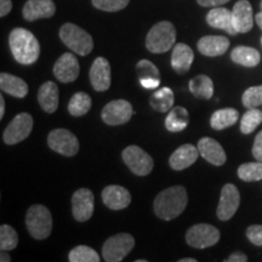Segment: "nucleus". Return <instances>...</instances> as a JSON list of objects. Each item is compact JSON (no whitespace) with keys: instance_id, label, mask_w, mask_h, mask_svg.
<instances>
[{"instance_id":"f257e3e1","label":"nucleus","mask_w":262,"mask_h":262,"mask_svg":"<svg viewBox=\"0 0 262 262\" xmlns=\"http://www.w3.org/2000/svg\"><path fill=\"white\" fill-rule=\"evenodd\" d=\"M188 203L187 191L182 186H172L164 189L155 199V212L159 219L170 221L185 211Z\"/></svg>"},{"instance_id":"f03ea898","label":"nucleus","mask_w":262,"mask_h":262,"mask_svg":"<svg viewBox=\"0 0 262 262\" xmlns=\"http://www.w3.org/2000/svg\"><path fill=\"white\" fill-rule=\"evenodd\" d=\"M10 50L18 63L32 64L39 58L40 45L32 32L25 28H15L9 37Z\"/></svg>"},{"instance_id":"7ed1b4c3","label":"nucleus","mask_w":262,"mask_h":262,"mask_svg":"<svg viewBox=\"0 0 262 262\" xmlns=\"http://www.w3.org/2000/svg\"><path fill=\"white\" fill-rule=\"evenodd\" d=\"M176 29L171 22L162 21L150 28L146 38V48L152 54H164L173 47Z\"/></svg>"},{"instance_id":"20e7f679","label":"nucleus","mask_w":262,"mask_h":262,"mask_svg":"<svg viewBox=\"0 0 262 262\" xmlns=\"http://www.w3.org/2000/svg\"><path fill=\"white\" fill-rule=\"evenodd\" d=\"M60 38L68 49L80 56H86L94 49L91 35L73 24H64L60 29Z\"/></svg>"},{"instance_id":"39448f33","label":"nucleus","mask_w":262,"mask_h":262,"mask_svg":"<svg viewBox=\"0 0 262 262\" xmlns=\"http://www.w3.org/2000/svg\"><path fill=\"white\" fill-rule=\"evenodd\" d=\"M26 225L33 238L38 241L47 239L52 229V217L49 209L40 204L32 205L26 215Z\"/></svg>"},{"instance_id":"423d86ee","label":"nucleus","mask_w":262,"mask_h":262,"mask_svg":"<svg viewBox=\"0 0 262 262\" xmlns=\"http://www.w3.org/2000/svg\"><path fill=\"white\" fill-rule=\"evenodd\" d=\"M135 247V239L129 233H119L108 238L102 248V257L107 262H120Z\"/></svg>"},{"instance_id":"0eeeda50","label":"nucleus","mask_w":262,"mask_h":262,"mask_svg":"<svg viewBox=\"0 0 262 262\" xmlns=\"http://www.w3.org/2000/svg\"><path fill=\"white\" fill-rule=\"evenodd\" d=\"M220 241V231L215 226L198 224L192 226L186 233V242L192 248L205 249L212 247Z\"/></svg>"},{"instance_id":"6e6552de","label":"nucleus","mask_w":262,"mask_h":262,"mask_svg":"<svg viewBox=\"0 0 262 262\" xmlns=\"http://www.w3.org/2000/svg\"><path fill=\"white\" fill-rule=\"evenodd\" d=\"M48 145L52 150L64 157H73L79 150V141L67 129H55L48 136Z\"/></svg>"},{"instance_id":"1a4fd4ad","label":"nucleus","mask_w":262,"mask_h":262,"mask_svg":"<svg viewBox=\"0 0 262 262\" xmlns=\"http://www.w3.org/2000/svg\"><path fill=\"white\" fill-rule=\"evenodd\" d=\"M123 160L137 176H147L153 170V159L139 146H129L123 150Z\"/></svg>"},{"instance_id":"9d476101","label":"nucleus","mask_w":262,"mask_h":262,"mask_svg":"<svg viewBox=\"0 0 262 262\" xmlns=\"http://www.w3.org/2000/svg\"><path fill=\"white\" fill-rule=\"evenodd\" d=\"M33 118L28 113H19L16 116L11 123L6 126L4 131V142L6 145H16L21 141L27 139L31 135L33 129Z\"/></svg>"},{"instance_id":"9b49d317","label":"nucleus","mask_w":262,"mask_h":262,"mask_svg":"<svg viewBox=\"0 0 262 262\" xmlns=\"http://www.w3.org/2000/svg\"><path fill=\"white\" fill-rule=\"evenodd\" d=\"M102 120L108 125H120L129 122L133 117V106L126 100L111 101L103 107Z\"/></svg>"},{"instance_id":"f8f14e48","label":"nucleus","mask_w":262,"mask_h":262,"mask_svg":"<svg viewBox=\"0 0 262 262\" xmlns=\"http://www.w3.org/2000/svg\"><path fill=\"white\" fill-rule=\"evenodd\" d=\"M95 198L93 192L88 188H80L72 196V214L79 222H85L94 214Z\"/></svg>"},{"instance_id":"ddd939ff","label":"nucleus","mask_w":262,"mask_h":262,"mask_svg":"<svg viewBox=\"0 0 262 262\" xmlns=\"http://www.w3.org/2000/svg\"><path fill=\"white\" fill-rule=\"evenodd\" d=\"M239 204H241V194H239L237 187L232 183L225 185L221 191L220 203H219L217 211H216L217 217L221 221H228L237 212Z\"/></svg>"},{"instance_id":"4468645a","label":"nucleus","mask_w":262,"mask_h":262,"mask_svg":"<svg viewBox=\"0 0 262 262\" xmlns=\"http://www.w3.org/2000/svg\"><path fill=\"white\" fill-rule=\"evenodd\" d=\"M80 67L77 57L71 52H66L54 66V75L61 83H72L79 77Z\"/></svg>"},{"instance_id":"2eb2a0df","label":"nucleus","mask_w":262,"mask_h":262,"mask_svg":"<svg viewBox=\"0 0 262 262\" xmlns=\"http://www.w3.org/2000/svg\"><path fill=\"white\" fill-rule=\"evenodd\" d=\"M90 81L94 90L102 93L111 86V66L104 57H97L90 68Z\"/></svg>"},{"instance_id":"dca6fc26","label":"nucleus","mask_w":262,"mask_h":262,"mask_svg":"<svg viewBox=\"0 0 262 262\" xmlns=\"http://www.w3.org/2000/svg\"><path fill=\"white\" fill-rule=\"evenodd\" d=\"M102 201L112 210H122L130 205L131 195L126 188L118 185L107 186L102 191Z\"/></svg>"},{"instance_id":"f3484780","label":"nucleus","mask_w":262,"mask_h":262,"mask_svg":"<svg viewBox=\"0 0 262 262\" xmlns=\"http://www.w3.org/2000/svg\"><path fill=\"white\" fill-rule=\"evenodd\" d=\"M198 149L201 156L212 165L221 166L227 160L226 152L217 141L211 137H203L198 141Z\"/></svg>"},{"instance_id":"a211bd4d","label":"nucleus","mask_w":262,"mask_h":262,"mask_svg":"<svg viewBox=\"0 0 262 262\" xmlns=\"http://www.w3.org/2000/svg\"><path fill=\"white\" fill-rule=\"evenodd\" d=\"M233 25L237 33H248L254 26V14L248 0H239L232 10Z\"/></svg>"},{"instance_id":"6ab92c4d","label":"nucleus","mask_w":262,"mask_h":262,"mask_svg":"<svg viewBox=\"0 0 262 262\" xmlns=\"http://www.w3.org/2000/svg\"><path fill=\"white\" fill-rule=\"evenodd\" d=\"M56 6L52 0H28L24 6L22 14L25 19L29 22L37 21L39 18H49L55 15Z\"/></svg>"},{"instance_id":"aec40b11","label":"nucleus","mask_w":262,"mask_h":262,"mask_svg":"<svg viewBox=\"0 0 262 262\" xmlns=\"http://www.w3.org/2000/svg\"><path fill=\"white\" fill-rule=\"evenodd\" d=\"M199 155L201 153H199L198 147L186 143V145L179 147L172 153L169 159V165L171 166V169L176 170V171H181V170L187 169L192 164H194Z\"/></svg>"},{"instance_id":"412c9836","label":"nucleus","mask_w":262,"mask_h":262,"mask_svg":"<svg viewBox=\"0 0 262 262\" xmlns=\"http://www.w3.org/2000/svg\"><path fill=\"white\" fill-rule=\"evenodd\" d=\"M199 52L204 56H221L229 48V40L222 35H206L196 44Z\"/></svg>"},{"instance_id":"4be33fe9","label":"nucleus","mask_w":262,"mask_h":262,"mask_svg":"<svg viewBox=\"0 0 262 262\" xmlns=\"http://www.w3.org/2000/svg\"><path fill=\"white\" fill-rule=\"evenodd\" d=\"M193 60H194V54L193 50L187 44H176L173 47L171 55V67L172 70L179 74H185L191 70Z\"/></svg>"},{"instance_id":"5701e85b","label":"nucleus","mask_w":262,"mask_h":262,"mask_svg":"<svg viewBox=\"0 0 262 262\" xmlns=\"http://www.w3.org/2000/svg\"><path fill=\"white\" fill-rule=\"evenodd\" d=\"M206 22L209 26H211L212 28L222 29V31L227 32L228 34H237L234 25H233V17H232V11L225 9V8H219L216 6L209 11V14L206 15Z\"/></svg>"},{"instance_id":"b1692460","label":"nucleus","mask_w":262,"mask_h":262,"mask_svg":"<svg viewBox=\"0 0 262 262\" xmlns=\"http://www.w3.org/2000/svg\"><path fill=\"white\" fill-rule=\"evenodd\" d=\"M58 100H60V94H58L57 85L54 81H47L39 88L38 102L44 112H56L58 108Z\"/></svg>"},{"instance_id":"393cba45","label":"nucleus","mask_w":262,"mask_h":262,"mask_svg":"<svg viewBox=\"0 0 262 262\" xmlns=\"http://www.w3.org/2000/svg\"><path fill=\"white\" fill-rule=\"evenodd\" d=\"M0 89L17 98H25L28 94V85L24 79L9 73L0 74Z\"/></svg>"},{"instance_id":"a878e982","label":"nucleus","mask_w":262,"mask_h":262,"mask_svg":"<svg viewBox=\"0 0 262 262\" xmlns=\"http://www.w3.org/2000/svg\"><path fill=\"white\" fill-rule=\"evenodd\" d=\"M188 88L193 96L201 98V100H210L214 94V83L205 74H199L193 78L189 81Z\"/></svg>"},{"instance_id":"bb28decb","label":"nucleus","mask_w":262,"mask_h":262,"mask_svg":"<svg viewBox=\"0 0 262 262\" xmlns=\"http://www.w3.org/2000/svg\"><path fill=\"white\" fill-rule=\"evenodd\" d=\"M189 116L185 107H173L165 119V127L171 133H179L188 126Z\"/></svg>"},{"instance_id":"cd10ccee","label":"nucleus","mask_w":262,"mask_h":262,"mask_svg":"<svg viewBox=\"0 0 262 262\" xmlns=\"http://www.w3.org/2000/svg\"><path fill=\"white\" fill-rule=\"evenodd\" d=\"M231 58L234 63L244 66V67H255L261 61L260 52L256 49L249 47H237L233 49Z\"/></svg>"},{"instance_id":"c85d7f7f","label":"nucleus","mask_w":262,"mask_h":262,"mask_svg":"<svg viewBox=\"0 0 262 262\" xmlns=\"http://www.w3.org/2000/svg\"><path fill=\"white\" fill-rule=\"evenodd\" d=\"M239 113L234 108H224L212 113L210 118V125L215 130H224L226 127L234 125L238 122Z\"/></svg>"},{"instance_id":"c756f323","label":"nucleus","mask_w":262,"mask_h":262,"mask_svg":"<svg viewBox=\"0 0 262 262\" xmlns=\"http://www.w3.org/2000/svg\"><path fill=\"white\" fill-rule=\"evenodd\" d=\"M149 104L157 112H169L173 106V93L169 88H162L157 90L149 97Z\"/></svg>"},{"instance_id":"7c9ffc66","label":"nucleus","mask_w":262,"mask_h":262,"mask_svg":"<svg viewBox=\"0 0 262 262\" xmlns=\"http://www.w3.org/2000/svg\"><path fill=\"white\" fill-rule=\"evenodd\" d=\"M91 97L86 93L74 94L72 96L70 103H68V112L73 117H81L85 116L91 108Z\"/></svg>"},{"instance_id":"2f4dec72","label":"nucleus","mask_w":262,"mask_h":262,"mask_svg":"<svg viewBox=\"0 0 262 262\" xmlns=\"http://www.w3.org/2000/svg\"><path fill=\"white\" fill-rule=\"evenodd\" d=\"M237 172L239 179L245 182L260 181L262 180V162L242 164Z\"/></svg>"},{"instance_id":"473e14b6","label":"nucleus","mask_w":262,"mask_h":262,"mask_svg":"<svg viewBox=\"0 0 262 262\" xmlns=\"http://www.w3.org/2000/svg\"><path fill=\"white\" fill-rule=\"evenodd\" d=\"M68 260L71 262H98L101 258L100 255L93 248L86 247V245H79L71 250Z\"/></svg>"},{"instance_id":"72a5a7b5","label":"nucleus","mask_w":262,"mask_h":262,"mask_svg":"<svg viewBox=\"0 0 262 262\" xmlns=\"http://www.w3.org/2000/svg\"><path fill=\"white\" fill-rule=\"evenodd\" d=\"M262 123V112L257 108H250L242 118L241 131L245 135L251 134Z\"/></svg>"},{"instance_id":"f704fd0d","label":"nucleus","mask_w":262,"mask_h":262,"mask_svg":"<svg viewBox=\"0 0 262 262\" xmlns=\"http://www.w3.org/2000/svg\"><path fill=\"white\" fill-rule=\"evenodd\" d=\"M18 244V235L11 226L2 225L0 227V248L2 250H14Z\"/></svg>"},{"instance_id":"c9c22d12","label":"nucleus","mask_w":262,"mask_h":262,"mask_svg":"<svg viewBox=\"0 0 262 262\" xmlns=\"http://www.w3.org/2000/svg\"><path fill=\"white\" fill-rule=\"evenodd\" d=\"M136 73L139 80H160L158 68L148 60H141L136 64Z\"/></svg>"},{"instance_id":"e433bc0d","label":"nucleus","mask_w":262,"mask_h":262,"mask_svg":"<svg viewBox=\"0 0 262 262\" xmlns=\"http://www.w3.org/2000/svg\"><path fill=\"white\" fill-rule=\"evenodd\" d=\"M243 104L245 108L250 110V108H257L262 104V85L258 86H251L245 90L242 97Z\"/></svg>"},{"instance_id":"4c0bfd02","label":"nucleus","mask_w":262,"mask_h":262,"mask_svg":"<svg viewBox=\"0 0 262 262\" xmlns=\"http://www.w3.org/2000/svg\"><path fill=\"white\" fill-rule=\"evenodd\" d=\"M91 2H93L95 8L98 10L107 12H116L126 8L130 0H91Z\"/></svg>"},{"instance_id":"58836bf2","label":"nucleus","mask_w":262,"mask_h":262,"mask_svg":"<svg viewBox=\"0 0 262 262\" xmlns=\"http://www.w3.org/2000/svg\"><path fill=\"white\" fill-rule=\"evenodd\" d=\"M247 237L251 243L262 247V225H253L247 229Z\"/></svg>"},{"instance_id":"ea45409f","label":"nucleus","mask_w":262,"mask_h":262,"mask_svg":"<svg viewBox=\"0 0 262 262\" xmlns=\"http://www.w3.org/2000/svg\"><path fill=\"white\" fill-rule=\"evenodd\" d=\"M253 156L254 158L262 162V130L255 137V142L253 146Z\"/></svg>"},{"instance_id":"a19ab883","label":"nucleus","mask_w":262,"mask_h":262,"mask_svg":"<svg viewBox=\"0 0 262 262\" xmlns=\"http://www.w3.org/2000/svg\"><path fill=\"white\" fill-rule=\"evenodd\" d=\"M199 5L204 6V8H216V6L224 5L228 3L229 0H196Z\"/></svg>"},{"instance_id":"79ce46f5","label":"nucleus","mask_w":262,"mask_h":262,"mask_svg":"<svg viewBox=\"0 0 262 262\" xmlns=\"http://www.w3.org/2000/svg\"><path fill=\"white\" fill-rule=\"evenodd\" d=\"M248 256L241 251H237V253H233L232 255L226 258L225 262H247Z\"/></svg>"},{"instance_id":"37998d69","label":"nucleus","mask_w":262,"mask_h":262,"mask_svg":"<svg viewBox=\"0 0 262 262\" xmlns=\"http://www.w3.org/2000/svg\"><path fill=\"white\" fill-rule=\"evenodd\" d=\"M12 2L11 0H0V16L4 17L11 11Z\"/></svg>"},{"instance_id":"c03bdc74","label":"nucleus","mask_w":262,"mask_h":262,"mask_svg":"<svg viewBox=\"0 0 262 262\" xmlns=\"http://www.w3.org/2000/svg\"><path fill=\"white\" fill-rule=\"evenodd\" d=\"M141 86L145 88L147 90H153L157 89V88L160 85V80H141L140 81Z\"/></svg>"},{"instance_id":"a18cd8bd","label":"nucleus","mask_w":262,"mask_h":262,"mask_svg":"<svg viewBox=\"0 0 262 262\" xmlns=\"http://www.w3.org/2000/svg\"><path fill=\"white\" fill-rule=\"evenodd\" d=\"M4 113H5V101H4V97L0 96V119H3Z\"/></svg>"},{"instance_id":"49530a36","label":"nucleus","mask_w":262,"mask_h":262,"mask_svg":"<svg viewBox=\"0 0 262 262\" xmlns=\"http://www.w3.org/2000/svg\"><path fill=\"white\" fill-rule=\"evenodd\" d=\"M0 261H2V262H10V261H11V257H10V255L6 253V250H2V254H0Z\"/></svg>"},{"instance_id":"de8ad7c7","label":"nucleus","mask_w":262,"mask_h":262,"mask_svg":"<svg viewBox=\"0 0 262 262\" xmlns=\"http://www.w3.org/2000/svg\"><path fill=\"white\" fill-rule=\"evenodd\" d=\"M255 21H256L258 27L262 29V10H261V12H258V14L255 16Z\"/></svg>"},{"instance_id":"09e8293b","label":"nucleus","mask_w":262,"mask_h":262,"mask_svg":"<svg viewBox=\"0 0 262 262\" xmlns=\"http://www.w3.org/2000/svg\"><path fill=\"white\" fill-rule=\"evenodd\" d=\"M180 262H196V260H195V258L188 257V258H181V260H180Z\"/></svg>"},{"instance_id":"8fccbe9b","label":"nucleus","mask_w":262,"mask_h":262,"mask_svg":"<svg viewBox=\"0 0 262 262\" xmlns=\"http://www.w3.org/2000/svg\"><path fill=\"white\" fill-rule=\"evenodd\" d=\"M136 262H146V260H137Z\"/></svg>"},{"instance_id":"3c124183","label":"nucleus","mask_w":262,"mask_h":262,"mask_svg":"<svg viewBox=\"0 0 262 262\" xmlns=\"http://www.w3.org/2000/svg\"><path fill=\"white\" fill-rule=\"evenodd\" d=\"M261 10H262V0H261Z\"/></svg>"},{"instance_id":"603ef678","label":"nucleus","mask_w":262,"mask_h":262,"mask_svg":"<svg viewBox=\"0 0 262 262\" xmlns=\"http://www.w3.org/2000/svg\"><path fill=\"white\" fill-rule=\"evenodd\" d=\"M261 44H262V38H261Z\"/></svg>"}]
</instances>
